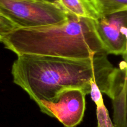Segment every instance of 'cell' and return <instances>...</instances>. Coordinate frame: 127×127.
I'll list each match as a JSON object with an SVG mask.
<instances>
[{"instance_id": "3957f363", "label": "cell", "mask_w": 127, "mask_h": 127, "mask_svg": "<svg viewBox=\"0 0 127 127\" xmlns=\"http://www.w3.org/2000/svg\"><path fill=\"white\" fill-rule=\"evenodd\" d=\"M0 13L18 28L57 24L69 16L60 4L43 0H0Z\"/></svg>"}, {"instance_id": "8992f818", "label": "cell", "mask_w": 127, "mask_h": 127, "mask_svg": "<svg viewBox=\"0 0 127 127\" xmlns=\"http://www.w3.org/2000/svg\"><path fill=\"white\" fill-rule=\"evenodd\" d=\"M112 100L115 127H127V74L123 77Z\"/></svg>"}, {"instance_id": "277c9868", "label": "cell", "mask_w": 127, "mask_h": 127, "mask_svg": "<svg viewBox=\"0 0 127 127\" xmlns=\"http://www.w3.org/2000/svg\"><path fill=\"white\" fill-rule=\"evenodd\" d=\"M86 94L79 89L62 91L52 101L42 100L37 105L41 111L57 119L65 127H75L83 120Z\"/></svg>"}, {"instance_id": "5bb4252c", "label": "cell", "mask_w": 127, "mask_h": 127, "mask_svg": "<svg viewBox=\"0 0 127 127\" xmlns=\"http://www.w3.org/2000/svg\"><path fill=\"white\" fill-rule=\"evenodd\" d=\"M0 14H1V13H0Z\"/></svg>"}, {"instance_id": "9c48e42d", "label": "cell", "mask_w": 127, "mask_h": 127, "mask_svg": "<svg viewBox=\"0 0 127 127\" xmlns=\"http://www.w3.org/2000/svg\"><path fill=\"white\" fill-rule=\"evenodd\" d=\"M97 106V117L99 127H115L114 123L109 116V112L104 105V102Z\"/></svg>"}, {"instance_id": "5b68a950", "label": "cell", "mask_w": 127, "mask_h": 127, "mask_svg": "<svg viewBox=\"0 0 127 127\" xmlns=\"http://www.w3.org/2000/svg\"><path fill=\"white\" fill-rule=\"evenodd\" d=\"M94 24L108 55H124L127 49V11L100 16Z\"/></svg>"}, {"instance_id": "6da1fadb", "label": "cell", "mask_w": 127, "mask_h": 127, "mask_svg": "<svg viewBox=\"0 0 127 127\" xmlns=\"http://www.w3.org/2000/svg\"><path fill=\"white\" fill-rule=\"evenodd\" d=\"M11 73L14 83L37 104L53 100L67 89L90 94L93 81L112 99L122 79L120 68L112 64L106 53L82 60L22 55L14 62Z\"/></svg>"}, {"instance_id": "4fadbf2b", "label": "cell", "mask_w": 127, "mask_h": 127, "mask_svg": "<svg viewBox=\"0 0 127 127\" xmlns=\"http://www.w3.org/2000/svg\"><path fill=\"white\" fill-rule=\"evenodd\" d=\"M43 1H48V2H53V3H56V4H59V2H58V0H43Z\"/></svg>"}, {"instance_id": "8fae6325", "label": "cell", "mask_w": 127, "mask_h": 127, "mask_svg": "<svg viewBox=\"0 0 127 127\" xmlns=\"http://www.w3.org/2000/svg\"><path fill=\"white\" fill-rule=\"evenodd\" d=\"M91 90L90 94L92 100L96 104V105L104 102V99H103L102 94V93L99 89L96 82L93 81L91 82Z\"/></svg>"}, {"instance_id": "7c38bea8", "label": "cell", "mask_w": 127, "mask_h": 127, "mask_svg": "<svg viewBox=\"0 0 127 127\" xmlns=\"http://www.w3.org/2000/svg\"><path fill=\"white\" fill-rule=\"evenodd\" d=\"M122 57L124 58V60L120 63L119 68L121 70L123 77H124L127 74V49L124 55H122Z\"/></svg>"}, {"instance_id": "52a82bcc", "label": "cell", "mask_w": 127, "mask_h": 127, "mask_svg": "<svg viewBox=\"0 0 127 127\" xmlns=\"http://www.w3.org/2000/svg\"><path fill=\"white\" fill-rule=\"evenodd\" d=\"M59 4L69 14L97 20L100 15L90 0H58Z\"/></svg>"}, {"instance_id": "7a4b0ae2", "label": "cell", "mask_w": 127, "mask_h": 127, "mask_svg": "<svg viewBox=\"0 0 127 127\" xmlns=\"http://www.w3.org/2000/svg\"><path fill=\"white\" fill-rule=\"evenodd\" d=\"M17 56H45L88 59L106 53L94 20L69 14L61 23L33 28H17L1 39Z\"/></svg>"}, {"instance_id": "ba28073f", "label": "cell", "mask_w": 127, "mask_h": 127, "mask_svg": "<svg viewBox=\"0 0 127 127\" xmlns=\"http://www.w3.org/2000/svg\"><path fill=\"white\" fill-rule=\"evenodd\" d=\"M100 16L127 11V0H90Z\"/></svg>"}, {"instance_id": "9a60e30c", "label": "cell", "mask_w": 127, "mask_h": 127, "mask_svg": "<svg viewBox=\"0 0 127 127\" xmlns=\"http://www.w3.org/2000/svg\"><path fill=\"white\" fill-rule=\"evenodd\" d=\"M97 127H98V126H97Z\"/></svg>"}, {"instance_id": "30bf717a", "label": "cell", "mask_w": 127, "mask_h": 127, "mask_svg": "<svg viewBox=\"0 0 127 127\" xmlns=\"http://www.w3.org/2000/svg\"><path fill=\"white\" fill-rule=\"evenodd\" d=\"M17 28L18 27L12 21L3 15L0 14V42L4 37Z\"/></svg>"}]
</instances>
